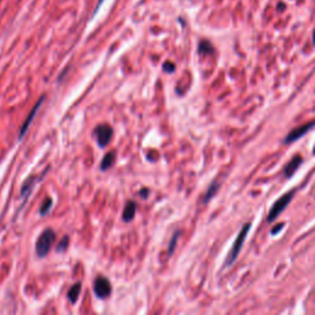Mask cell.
<instances>
[{
  "label": "cell",
  "instance_id": "cell-1",
  "mask_svg": "<svg viewBox=\"0 0 315 315\" xmlns=\"http://www.w3.org/2000/svg\"><path fill=\"white\" fill-rule=\"evenodd\" d=\"M250 227H251V223H246V224L243 225L241 230L239 232L238 236H236V240H235L234 244H233V248H232V250H230L229 255H228L227 261H225V266H230L235 260H236V258H238L239 253H240L241 248H243V245H244V241H245V239H246V235H248L249 230H250Z\"/></svg>",
  "mask_w": 315,
  "mask_h": 315
},
{
  "label": "cell",
  "instance_id": "cell-2",
  "mask_svg": "<svg viewBox=\"0 0 315 315\" xmlns=\"http://www.w3.org/2000/svg\"><path fill=\"white\" fill-rule=\"evenodd\" d=\"M54 241L55 233L52 229H46L40 235V238L37 239V243H36V254H37V256L43 258V256L47 255Z\"/></svg>",
  "mask_w": 315,
  "mask_h": 315
},
{
  "label": "cell",
  "instance_id": "cell-3",
  "mask_svg": "<svg viewBox=\"0 0 315 315\" xmlns=\"http://www.w3.org/2000/svg\"><path fill=\"white\" fill-rule=\"evenodd\" d=\"M293 195H294V191L292 190V191H289V192L285 193L282 197H280L275 203H273V206L271 207V210H270V213H268L267 222H270V223L273 222V220H275L276 218H277L278 215H280L281 213H282L283 210L287 208V206L289 205L290 201H292Z\"/></svg>",
  "mask_w": 315,
  "mask_h": 315
},
{
  "label": "cell",
  "instance_id": "cell-4",
  "mask_svg": "<svg viewBox=\"0 0 315 315\" xmlns=\"http://www.w3.org/2000/svg\"><path fill=\"white\" fill-rule=\"evenodd\" d=\"M94 134H95L99 145L104 148L111 142V139H112L113 130L108 125H100L95 128Z\"/></svg>",
  "mask_w": 315,
  "mask_h": 315
},
{
  "label": "cell",
  "instance_id": "cell-5",
  "mask_svg": "<svg viewBox=\"0 0 315 315\" xmlns=\"http://www.w3.org/2000/svg\"><path fill=\"white\" fill-rule=\"evenodd\" d=\"M111 283L107 278L98 277L94 282V292L99 298H107L111 294Z\"/></svg>",
  "mask_w": 315,
  "mask_h": 315
},
{
  "label": "cell",
  "instance_id": "cell-6",
  "mask_svg": "<svg viewBox=\"0 0 315 315\" xmlns=\"http://www.w3.org/2000/svg\"><path fill=\"white\" fill-rule=\"evenodd\" d=\"M314 126H315V122H308L305 123V125H302L299 126V127L294 128V130L290 131V132L287 134V137L285 138V143L289 144V143L295 142V140H298L299 138H302L305 133L309 132Z\"/></svg>",
  "mask_w": 315,
  "mask_h": 315
},
{
  "label": "cell",
  "instance_id": "cell-7",
  "mask_svg": "<svg viewBox=\"0 0 315 315\" xmlns=\"http://www.w3.org/2000/svg\"><path fill=\"white\" fill-rule=\"evenodd\" d=\"M302 163H303L302 155H299V154L294 155V157H293L285 166V176L286 178L287 179L292 178L293 174L298 170V168L302 165Z\"/></svg>",
  "mask_w": 315,
  "mask_h": 315
},
{
  "label": "cell",
  "instance_id": "cell-8",
  "mask_svg": "<svg viewBox=\"0 0 315 315\" xmlns=\"http://www.w3.org/2000/svg\"><path fill=\"white\" fill-rule=\"evenodd\" d=\"M43 100H45V98H43V96H42V98H41L40 100H38V103L35 105V107L32 108V111H31V112H30V115L27 116V118H26V120H25V122H24V125L21 126L20 134H19V139H23L24 134H25L26 131H27V128H28V126H30L31 122H32V121H33V117H35L36 113H37L38 108H40L41 104L43 103Z\"/></svg>",
  "mask_w": 315,
  "mask_h": 315
},
{
  "label": "cell",
  "instance_id": "cell-9",
  "mask_svg": "<svg viewBox=\"0 0 315 315\" xmlns=\"http://www.w3.org/2000/svg\"><path fill=\"white\" fill-rule=\"evenodd\" d=\"M135 210H137V203L133 202V201H130V202L126 205L125 210H123V214H122L123 220H125V222H131V220L134 218Z\"/></svg>",
  "mask_w": 315,
  "mask_h": 315
},
{
  "label": "cell",
  "instance_id": "cell-10",
  "mask_svg": "<svg viewBox=\"0 0 315 315\" xmlns=\"http://www.w3.org/2000/svg\"><path fill=\"white\" fill-rule=\"evenodd\" d=\"M116 159V153L115 152H110L105 155V158L101 161V170H107L110 169L111 166L113 165Z\"/></svg>",
  "mask_w": 315,
  "mask_h": 315
},
{
  "label": "cell",
  "instance_id": "cell-11",
  "mask_svg": "<svg viewBox=\"0 0 315 315\" xmlns=\"http://www.w3.org/2000/svg\"><path fill=\"white\" fill-rule=\"evenodd\" d=\"M80 290H81L80 283H77V285H74L72 288H70L69 292H68V298H69L70 302L72 303L77 302L78 298H79V294H80Z\"/></svg>",
  "mask_w": 315,
  "mask_h": 315
},
{
  "label": "cell",
  "instance_id": "cell-12",
  "mask_svg": "<svg viewBox=\"0 0 315 315\" xmlns=\"http://www.w3.org/2000/svg\"><path fill=\"white\" fill-rule=\"evenodd\" d=\"M198 52L200 54H212L214 50L208 41H201L200 46H198Z\"/></svg>",
  "mask_w": 315,
  "mask_h": 315
},
{
  "label": "cell",
  "instance_id": "cell-13",
  "mask_svg": "<svg viewBox=\"0 0 315 315\" xmlns=\"http://www.w3.org/2000/svg\"><path fill=\"white\" fill-rule=\"evenodd\" d=\"M217 190H218V184L215 183H213L212 185L210 186V188H208V191H207V193H206V196H205V201H203V202H208V201L210 200V198L213 197V196L215 195V192H217Z\"/></svg>",
  "mask_w": 315,
  "mask_h": 315
},
{
  "label": "cell",
  "instance_id": "cell-14",
  "mask_svg": "<svg viewBox=\"0 0 315 315\" xmlns=\"http://www.w3.org/2000/svg\"><path fill=\"white\" fill-rule=\"evenodd\" d=\"M35 181H36L35 176H31V178L28 179L25 184H24L23 188H21V196H23L24 193H25V196H26L27 191H30L31 187H33V184H35Z\"/></svg>",
  "mask_w": 315,
  "mask_h": 315
},
{
  "label": "cell",
  "instance_id": "cell-15",
  "mask_svg": "<svg viewBox=\"0 0 315 315\" xmlns=\"http://www.w3.org/2000/svg\"><path fill=\"white\" fill-rule=\"evenodd\" d=\"M68 244H69V238H68V236H64V238L60 240V243L58 244V246H57L58 253H63L64 250H67Z\"/></svg>",
  "mask_w": 315,
  "mask_h": 315
},
{
  "label": "cell",
  "instance_id": "cell-16",
  "mask_svg": "<svg viewBox=\"0 0 315 315\" xmlns=\"http://www.w3.org/2000/svg\"><path fill=\"white\" fill-rule=\"evenodd\" d=\"M52 203H53V201L51 200V198H47V200L45 201V203H43L42 205V207H41V214H46V213L48 212V210H51V207H52Z\"/></svg>",
  "mask_w": 315,
  "mask_h": 315
},
{
  "label": "cell",
  "instance_id": "cell-17",
  "mask_svg": "<svg viewBox=\"0 0 315 315\" xmlns=\"http://www.w3.org/2000/svg\"><path fill=\"white\" fill-rule=\"evenodd\" d=\"M179 234H180V233H179V232H176L175 234H174L173 239H171V241H170V245H169V254L173 253L174 249H175L176 241H178V239H179Z\"/></svg>",
  "mask_w": 315,
  "mask_h": 315
},
{
  "label": "cell",
  "instance_id": "cell-18",
  "mask_svg": "<svg viewBox=\"0 0 315 315\" xmlns=\"http://www.w3.org/2000/svg\"><path fill=\"white\" fill-rule=\"evenodd\" d=\"M163 68H164V70H165V72H168V73H171V72H174V70H175V65H174L173 63H170V62H166L165 64L163 65Z\"/></svg>",
  "mask_w": 315,
  "mask_h": 315
},
{
  "label": "cell",
  "instance_id": "cell-19",
  "mask_svg": "<svg viewBox=\"0 0 315 315\" xmlns=\"http://www.w3.org/2000/svg\"><path fill=\"white\" fill-rule=\"evenodd\" d=\"M282 228H283V224H278L277 225V228H273V229H272V232H271V233H272V234H275V233H278V232H280V230L281 229H282Z\"/></svg>",
  "mask_w": 315,
  "mask_h": 315
},
{
  "label": "cell",
  "instance_id": "cell-20",
  "mask_svg": "<svg viewBox=\"0 0 315 315\" xmlns=\"http://www.w3.org/2000/svg\"><path fill=\"white\" fill-rule=\"evenodd\" d=\"M278 5H280V6H278V10H283V8H285V5H283L282 3H280V4H278Z\"/></svg>",
  "mask_w": 315,
  "mask_h": 315
},
{
  "label": "cell",
  "instance_id": "cell-21",
  "mask_svg": "<svg viewBox=\"0 0 315 315\" xmlns=\"http://www.w3.org/2000/svg\"><path fill=\"white\" fill-rule=\"evenodd\" d=\"M313 43L315 45V30H314V32H313Z\"/></svg>",
  "mask_w": 315,
  "mask_h": 315
},
{
  "label": "cell",
  "instance_id": "cell-22",
  "mask_svg": "<svg viewBox=\"0 0 315 315\" xmlns=\"http://www.w3.org/2000/svg\"><path fill=\"white\" fill-rule=\"evenodd\" d=\"M313 154L315 155V145H314V149H313Z\"/></svg>",
  "mask_w": 315,
  "mask_h": 315
}]
</instances>
